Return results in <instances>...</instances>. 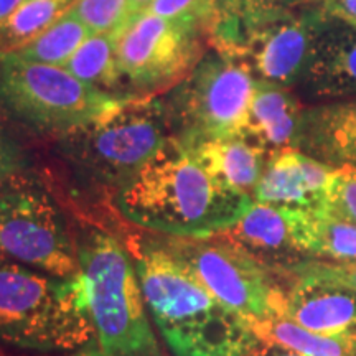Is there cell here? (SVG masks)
Instances as JSON below:
<instances>
[{"instance_id": "cell-1", "label": "cell", "mask_w": 356, "mask_h": 356, "mask_svg": "<svg viewBox=\"0 0 356 356\" xmlns=\"http://www.w3.org/2000/svg\"><path fill=\"white\" fill-rule=\"evenodd\" d=\"M111 202L122 220L147 233L207 238L234 226L254 198L213 177L172 137Z\"/></svg>"}, {"instance_id": "cell-2", "label": "cell", "mask_w": 356, "mask_h": 356, "mask_svg": "<svg viewBox=\"0 0 356 356\" xmlns=\"http://www.w3.org/2000/svg\"><path fill=\"white\" fill-rule=\"evenodd\" d=\"M152 323L173 356H252L264 343L150 236L134 254Z\"/></svg>"}, {"instance_id": "cell-3", "label": "cell", "mask_w": 356, "mask_h": 356, "mask_svg": "<svg viewBox=\"0 0 356 356\" xmlns=\"http://www.w3.org/2000/svg\"><path fill=\"white\" fill-rule=\"evenodd\" d=\"M173 137L162 97L140 96L58 136L53 154L79 193L113 197Z\"/></svg>"}, {"instance_id": "cell-4", "label": "cell", "mask_w": 356, "mask_h": 356, "mask_svg": "<svg viewBox=\"0 0 356 356\" xmlns=\"http://www.w3.org/2000/svg\"><path fill=\"white\" fill-rule=\"evenodd\" d=\"M95 341L81 277H56L0 251V350L53 355Z\"/></svg>"}, {"instance_id": "cell-5", "label": "cell", "mask_w": 356, "mask_h": 356, "mask_svg": "<svg viewBox=\"0 0 356 356\" xmlns=\"http://www.w3.org/2000/svg\"><path fill=\"white\" fill-rule=\"evenodd\" d=\"M84 309L108 356H162L136 262L118 236L86 225L78 231Z\"/></svg>"}, {"instance_id": "cell-6", "label": "cell", "mask_w": 356, "mask_h": 356, "mask_svg": "<svg viewBox=\"0 0 356 356\" xmlns=\"http://www.w3.org/2000/svg\"><path fill=\"white\" fill-rule=\"evenodd\" d=\"M136 97L91 86L60 66L13 56L0 61V109L32 132L63 136Z\"/></svg>"}, {"instance_id": "cell-7", "label": "cell", "mask_w": 356, "mask_h": 356, "mask_svg": "<svg viewBox=\"0 0 356 356\" xmlns=\"http://www.w3.org/2000/svg\"><path fill=\"white\" fill-rule=\"evenodd\" d=\"M256 76L243 53L208 47L186 76L162 97L173 137L193 145L244 134Z\"/></svg>"}, {"instance_id": "cell-8", "label": "cell", "mask_w": 356, "mask_h": 356, "mask_svg": "<svg viewBox=\"0 0 356 356\" xmlns=\"http://www.w3.org/2000/svg\"><path fill=\"white\" fill-rule=\"evenodd\" d=\"M154 236L213 297L251 325L284 315L287 282L241 244L225 234Z\"/></svg>"}, {"instance_id": "cell-9", "label": "cell", "mask_w": 356, "mask_h": 356, "mask_svg": "<svg viewBox=\"0 0 356 356\" xmlns=\"http://www.w3.org/2000/svg\"><path fill=\"white\" fill-rule=\"evenodd\" d=\"M0 251L56 277L81 274L74 233L37 173L0 181Z\"/></svg>"}, {"instance_id": "cell-10", "label": "cell", "mask_w": 356, "mask_h": 356, "mask_svg": "<svg viewBox=\"0 0 356 356\" xmlns=\"http://www.w3.org/2000/svg\"><path fill=\"white\" fill-rule=\"evenodd\" d=\"M210 47L208 32L186 22L144 12L119 38L118 63L124 88L134 96L170 89L193 70Z\"/></svg>"}, {"instance_id": "cell-11", "label": "cell", "mask_w": 356, "mask_h": 356, "mask_svg": "<svg viewBox=\"0 0 356 356\" xmlns=\"http://www.w3.org/2000/svg\"><path fill=\"white\" fill-rule=\"evenodd\" d=\"M328 20L314 2L246 26L243 55L256 79L286 88L304 81Z\"/></svg>"}, {"instance_id": "cell-12", "label": "cell", "mask_w": 356, "mask_h": 356, "mask_svg": "<svg viewBox=\"0 0 356 356\" xmlns=\"http://www.w3.org/2000/svg\"><path fill=\"white\" fill-rule=\"evenodd\" d=\"M335 170L299 149L277 150L269 155L252 198L277 207L318 210Z\"/></svg>"}, {"instance_id": "cell-13", "label": "cell", "mask_w": 356, "mask_h": 356, "mask_svg": "<svg viewBox=\"0 0 356 356\" xmlns=\"http://www.w3.org/2000/svg\"><path fill=\"white\" fill-rule=\"evenodd\" d=\"M221 234L246 248L280 277L287 267L305 259L297 241V208L254 202Z\"/></svg>"}, {"instance_id": "cell-14", "label": "cell", "mask_w": 356, "mask_h": 356, "mask_svg": "<svg viewBox=\"0 0 356 356\" xmlns=\"http://www.w3.org/2000/svg\"><path fill=\"white\" fill-rule=\"evenodd\" d=\"M284 318L322 335L356 333V292L310 279H289Z\"/></svg>"}, {"instance_id": "cell-15", "label": "cell", "mask_w": 356, "mask_h": 356, "mask_svg": "<svg viewBox=\"0 0 356 356\" xmlns=\"http://www.w3.org/2000/svg\"><path fill=\"white\" fill-rule=\"evenodd\" d=\"M300 84L314 99L356 97V26L328 20Z\"/></svg>"}, {"instance_id": "cell-16", "label": "cell", "mask_w": 356, "mask_h": 356, "mask_svg": "<svg viewBox=\"0 0 356 356\" xmlns=\"http://www.w3.org/2000/svg\"><path fill=\"white\" fill-rule=\"evenodd\" d=\"M305 111L307 108L302 106L291 88L256 79L244 134L269 154L282 149H297Z\"/></svg>"}, {"instance_id": "cell-17", "label": "cell", "mask_w": 356, "mask_h": 356, "mask_svg": "<svg viewBox=\"0 0 356 356\" xmlns=\"http://www.w3.org/2000/svg\"><path fill=\"white\" fill-rule=\"evenodd\" d=\"M297 149L335 168L356 167V97L307 108Z\"/></svg>"}, {"instance_id": "cell-18", "label": "cell", "mask_w": 356, "mask_h": 356, "mask_svg": "<svg viewBox=\"0 0 356 356\" xmlns=\"http://www.w3.org/2000/svg\"><path fill=\"white\" fill-rule=\"evenodd\" d=\"M186 147L213 177L251 197L270 155L246 134L202 140Z\"/></svg>"}, {"instance_id": "cell-19", "label": "cell", "mask_w": 356, "mask_h": 356, "mask_svg": "<svg viewBox=\"0 0 356 356\" xmlns=\"http://www.w3.org/2000/svg\"><path fill=\"white\" fill-rule=\"evenodd\" d=\"M297 241L305 257L356 261V225L325 210H297Z\"/></svg>"}, {"instance_id": "cell-20", "label": "cell", "mask_w": 356, "mask_h": 356, "mask_svg": "<svg viewBox=\"0 0 356 356\" xmlns=\"http://www.w3.org/2000/svg\"><path fill=\"white\" fill-rule=\"evenodd\" d=\"M122 32L124 29L89 35L63 68L91 86L126 95L121 91L124 83L118 63V47Z\"/></svg>"}, {"instance_id": "cell-21", "label": "cell", "mask_w": 356, "mask_h": 356, "mask_svg": "<svg viewBox=\"0 0 356 356\" xmlns=\"http://www.w3.org/2000/svg\"><path fill=\"white\" fill-rule=\"evenodd\" d=\"M252 328L264 345L280 346L304 356H356V333L322 335L284 317L256 323Z\"/></svg>"}, {"instance_id": "cell-22", "label": "cell", "mask_w": 356, "mask_h": 356, "mask_svg": "<svg viewBox=\"0 0 356 356\" xmlns=\"http://www.w3.org/2000/svg\"><path fill=\"white\" fill-rule=\"evenodd\" d=\"M89 35H92L91 30L81 20V17L74 12V8L70 7L60 19L53 22L32 43H29L12 56L30 61V63L63 68Z\"/></svg>"}, {"instance_id": "cell-23", "label": "cell", "mask_w": 356, "mask_h": 356, "mask_svg": "<svg viewBox=\"0 0 356 356\" xmlns=\"http://www.w3.org/2000/svg\"><path fill=\"white\" fill-rule=\"evenodd\" d=\"M74 2L76 0H25L0 24V61L32 43Z\"/></svg>"}, {"instance_id": "cell-24", "label": "cell", "mask_w": 356, "mask_h": 356, "mask_svg": "<svg viewBox=\"0 0 356 356\" xmlns=\"http://www.w3.org/2000/svg\"><path fill=\"white\" fill-rule=\"evenodd\" d=\"M213 20L208 30V43L218 50L243 53L244 25L243 0H210Z\"/></svg>"}, {"instance_id": "cell-25", "label": "cell", "mask_w": 356, "mask_h": 356, "mask_svg": "<svg viewBox=\"0 0 356 356\" xmlns=\"http://www.w3.org/2000/svg\"><path fill=\"white\" fill-rule=\"evenodd\" d=\"M91 33L122 30L136 19L131 0H76L71 6Z\"/></svg>"}, {"instance_id": "cell-26", "label": "cell", "mask_w": 356, "mask_h": 356, "mask_svg": "<svg viewBox=\"0 0 356 356\" xmlns=\"http://www.w3.org/2000/svg\"><path fill=\"white\" fill-rule=\"evenodd\" d=\"M282 279H310L341 286L356 292V261H327L305 257L282 273Z\"/></svg>"}, {"instance_id": "cell-27", "label": "cell", "mask_w": 356, "mask_h": 356, "mask_svg": "<svg viewBox=\"0 0 356 356\" xmlns=\"http://www.w3.org/2000/svg\"><path fill=\"white\" fill-rule=\"evenodd\" d=\"M320 210L356 225V167L337 168Z\"/></svg>"}, {"instance_id": "cell-28", "label": "cell", "mask_w": 356, "mask_h": 356, "mask_svg": "<svg viewBox=\"0 0 356 356\" xmlns=\"http://www.w3.org/2000/svg\"><path fill=\"white\" fill-rule=\"evenodd\" d=\"M149 12L168 20L186 22L202 26L208 32L213 20L210 0H154Z\"/></svg>"}, {"instance_id": "cell-29", "label": "cell", "mask_w": 356, "mask_h": 356, "mask_svg": "<svg viewBox=\"0 0 356 356\" xmlns=\"http://www.w3.org/2000/svg\"><path fill=\"white\" fill-rule=\"evenodd\" d=\"M35 173V163L29 150L0 124V181Z\"/></svg>"}, {"instance_id": "cell-30", "label": "cell", "mask_w": 356, "mask_h": 356, "mask_svg": "<svg viewBox=\"0 0 356 356\" xmlns=\"http://www.w3.org/2000/svg\"><path fill=\"white\" fill-rule=\"evenodd\" d=\"M314 2L315 0H243V25L246 29L257 22L296 10Z\"/></svg>"}, {"instance_id": "cell-31", "label": "cell", "mask_w": 356, "mask_h": 356, "mask_svg": "<svg viewBox=\"0 0 356 356\" xmlns=\"http://www.w3.org/2000/svg\"><path fill=\"white\" fill-rule=\"evenodd\" d=\"M330 19L356 26V0H315Z\"/></svg>"}, {"instance_id": "cell-32", "label": "cell", "mask_w": 356, "mask_h": 356, "mask_svg": "<svg viewBox=\"0 0 356 356\" xmlns=\"http://www.w3.org/2000/svg\"><path fill=\"white\" fill-rule=\"evenodd\" d=\"M0 356H8L7 351L0 350ZM12 356H108L104 351L101 350V346L97 345V341L95 343H89L83 348L73 350V351H65V353H53V355H20V353H13Z\"/></svg>"}, {"instance_id": "cell-33", "label": "cell", "mask_w": 356, "mask_h": 356, "mask_svg": "<svg viewBox=\"0 0 356 356\" xmlns=\"http://www.w3.org/2000/svg\"><path fill=\"white\" fill-rule=\"evenodd\" d=\"M25 0H0V24H3Z\"/></svg>"}, {"instance_id": "cell-34", "label": "cell", "mask_w": 356, "mask_h": 356, "mask_svg": "<svg viewBox=\"0 0 356 356\" xmlns=\"http://www.w3.org/2000/svg\"><path fill=\"white\" fill-rule=\"evenodd\" d=\"M252 356H304L300 353H296V351L280 348V346H273V345H264L262 350L257 351L256 355Z\"/></svg>"}, {"instance_id": "cell-35", "label": "cell", "mask_w": 356, "mask_h": 356, "mask_svg": "<svg viewBox=\"0 0 356 356\" xmlns=\"http://www.w3.org/2000/svg\"><path fill=\"white\" fill-rule=\"evenodd\" d=\"M152 2H154V0H131V8H132L134 17L140 15V13L149 10L150 3H152Z\"/></svg>"}]
</instances>
